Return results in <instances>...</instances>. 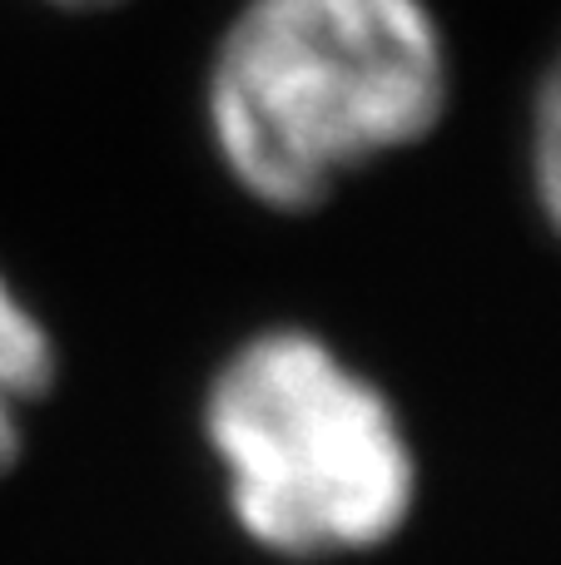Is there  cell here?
I'll list each match as a JSON object with an SVG mask.
<instances>
[{"instance_id":"cell-4","label":"cell","mask_w":561,"mask_h":565,"mask_svg":"<svg viewBox=\"0 0 561 565\" xmlns=\"http://www.w3.org/2000/svg\"><path fill=\"white\" fill-rule=\"evenodd\" d=\"M532 189L547 224L561 234V50L542 70L532 99Z\"/></svg>"},{"instance_id":"cell-2","label":"cell","mask_w":561,"mask_h":565,"mask_svg":"<svg viewBox=\"0 0 561 565\" xmlns=\"http://www.w3.org/2000/svg\"><path fill=\"white\" fill-rule=\"evenodd\" d=\"M199 427L234 526L278 561L368 556L417 511L403 412L314 328L278 322L234 342L209 372Z\"/></svg>"},{"instance_id":"cell-3","label":"cell","mask_w":561,"mask_h":565,"mask_svg":"<svg viewBox=\"0 0 561 565\" xmlns=\"http://www.w3.org/2000/svg\"><path fill=\"white\" fill-rule=\"evenodd\" d=\"M60 352L50 328L0 274V471H10L25 447V412L55 387Z\"/></svg>"},{"instance_id":"cell-5","label":"cell","mask_w":561,"mask_h":565,"mask_svg":"<svg viewBox=\"0 0 561 565\" xmlns=\"http://www.w3.org/2000/svg\"><path fill=\"white\" fill-rule=\"evenodd\" d=\"M50 6H65V10H99V6H119V0H50Z\"/></svg>"},{"instance_id":"cell-1","label":"cell","mask_w":561,"mask_h":565,"mask_svg":"<svg viewBox=\"0 0 561 565\" xmlns=\"http://www.w3.org/2000/svg\"><path fill=\"white\" fill-rule=\"evenodd\" d=\"M453 89L433 0H239L209 50L204 125L254 204L308 214L348 174L437 135Z\"/></svg>"}]
</instances>
